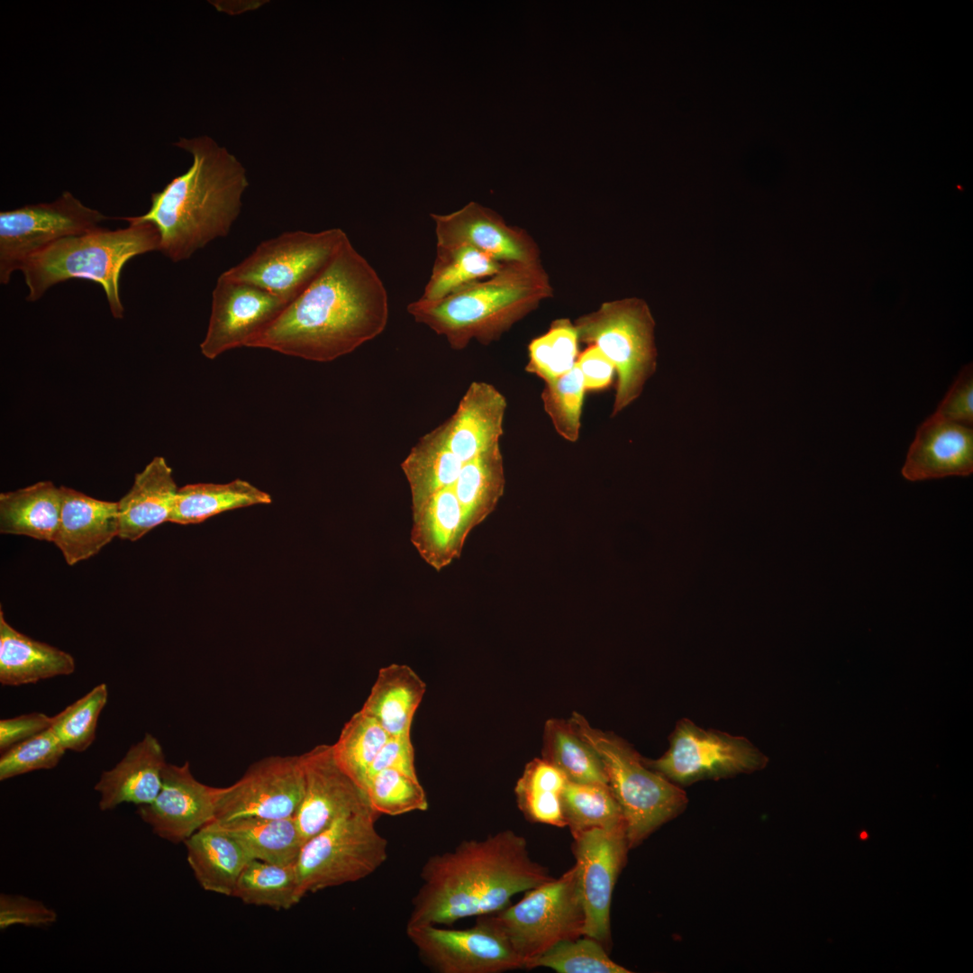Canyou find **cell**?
Here are the masks:
<instances>
[{"label":"cell","instance_id":"obj_45","mask_svg":"<svg viewBox=\"0 0 973 973\" xmlns=\"http://www.w3.org/2000/svg\"><path fill=\"white\" fill-rule=\"evenodd\" d=\"M66 749L51 728L21 741L0 758V780L4 781L40 769L55 768Z\"/></svg>","mask_w":973,"mask_h":973},{"label":"cell","instance_id":"obj_38","mask_svg":"<svg viewBox=\"0 0 973 973\" xmlns=\"http://www.w3.org/2000/svg\"><path fill=\"white\" fill-rule=\"evenodd\" d=\"M390 735L371 715L359 711L332 745L339 765L364 789L369 767Z\"/></svg>","mask_w":973,"mask_h":973},{"label":"cell","instance_id":"obj_9","mask_svg":"<svg viewBox=\"0 0 973 973\" xmlns=\"http://www.w3.org/2000/svg\"><path fill=\"white\" fill-rule=\"evenodd\" d=\"M485 916L526 965L554 945L583 936V909L576 864L558 878L526 891L516 904Z\"/></svg>","mask_w":973,"mask_h":973},{"label":"cell","instance_id":"obj_18","mask_svg":"<svg viewBox=\"0 0 973 973\" xmlns=\"http://www.w3.org/2000/svg\"><path fill=\"white\" fill-rule=\"evenodd\" d=\"M222 787L198 781L189 763L166 764L157 797L139 805L137 814L154 834L173 843L183 842L215 818Z\"/></svg>","mask_w":973,"mask_h":973},{"label":"cell","instance_id":"obj_50","mask_svg":"<svg viewBox=\"0 0 973 973\" xmlns=\"http://www.w3.org/2000/svg\"><path fill=\"white\" fill-rule=\"evenodd\" d=\"M576 365L583 377L586 390L607 387L615 373L613 364L594 346H589L578 356Z\"/></svg>","mask_w":973,"mask_h":973},{"label":"cell","instance_id":"obj_28","mask_svg":"<svg viewBox=\"0 0 973 973\" xmlns=\"http://www.w3.org/2000/svg\"><path fill=\"white\" fill-rule=\"evenodd\" d=\"M426 685L407 665L382 668L361 711L374 717L390 736L411 734L415 711Z\"/></svg>","mask_w":973,"mask_h":973},{"label":"cell","instance_id":"obj_33","mask_svg":"<svg viewBox=\"0 0 973 973\" xmlns=\"http://www.w3.org/2000/svg\"><path fill=\"white\" fill-rule=\"evenodd\" d=\"M504 487V464L499 444L462 464L452 489L463 509L468 532L493 511Z\"/></svg>","mask_w":973,"mask_h":973},{"label":"cell","instance_id":"obj_29","mask_svg":"<svg viewBox=\"0 0 973 973\" xmlns=\"http://www.w3.org/2000/svg\"><path fill=\"white\" fill-rule=\"evenodd\" d=\"M60 514V491L50 481L0 494V532L52 541Z\"/></svg>","mask_w":973,"mask_h":973},{"label":"cell","instance_id":"obj_30","mask_svg":"<svg viewBox=\"0 0 973 973\" xmlns=\"http://www.w3.org/2000/svg\"><path fill=\"white\" fill-rule=\"evenodd\" d=\"M463 462L448 447L441 428L421 437L401 463L411 492L412 512L455 484Z\"/></svg>","mask_w":973,"mask_h":973},{"label":"cell","instance_id":"obj_44","mask_svg":"<svg viewBox=\"0 0 973 973\" xmlns=\"http://www.w3.org/2000/svg\"><path fill=\"white\" fill-rule=\"evenodd\" d=\"M585 385L577 367L565 375L545 382L541 399L556 432L566 441L575 442L579 437Z\"/></svg>","mask_w":973,"mask_h":973},{"label":"cell","instance_id":"obj_4","mask_svg":"<svg viewBox=\"0 0 973 973\" xmlns=\"http://www.w3.org/2000/svg\"><path fill=\"white\" fill-rule=\"evenodd\" d=\"M551 294L549 277L540 260L512 262L440 300L420 297L406 309L416 323L442 336L451 349L460 350L472 341L486 345L498 340Z\"/></svg>","mask_w":973,"mask_h":973},{"label":"cell","instance_id":"obj_34","mask_svg":"<svg viewBox=\"0 0 973 973\" xmlns=\"http://www.w3.org/2000/svg\"><path fill=\"white\" fill-rule=\"evenodd\" d=\"M543 737V759L559 769L568 781L608 786L598 754L569 721L549 720Z\"/></svg>","mask_w":973,"mask_h":973},{"label":"cell","instance_id":"obj_31","mask_svg":"<svg viewBox=\"0 0 973 973\" xmlns=\"http://www.w3.org/2000/svg\"><path fill=\"white\" fill-rule=\"evenodd\" d=\"M270 503L269 494L240 478L223 484H188L178 488L169 522L200 523L227 511Z\"/></svg>","mask_w":973,"mask_h":973},{"label":"cell","instance_id":"obj_27","mask_svg":"<svg viewBox=\"0 0 973 973\" xmlns=\"http://www.w3.org/2000/svg\"><path fill=\"white\" fill-rule=\"evenodd\" d=\"M184 844L187 862L202 888L232 896L241 871L251 859L239 842L213 821Z\"/></svg>","mask_w":973,"mask_h":973},{"label":"cell","instance_id":"obj_43","mask_svg":"<svg viewBox=\"0 0 973 973\" xmlns=\"http://www.w3.org/2000/svg\"><path fill=\"white\" fill-rule=\"evenodd\" d=\"M107 699L108 688L102 683L53 716L50 728L66 750L82 752L92 744Z\"/></svg>","mask_w":973,"mask_h":973},{"label":"cell","instance_id":"obj_32","mask_svg":"<svg viewBox=\"0 0 973 973\" xmlns=\"http://www.w3.org/2000/svg\"><path fill=\"white\" fill-rule=\"evenodd\" d=\"M214 822L234 838L251 859L280 865L293 864L304 845L294 817H246Z\"/></svg>","mask_w":973,"mask_h":973},{"label":"cell","instance_id":"obj_8","mask_svg":"<svg viewBox=\"0 0 973 973\" xmlns=\"http://www.w3.org/2000/svg\"><path fill=\"white\" fill-rule=\"evenodd\" d=\"M378 816L372 808L342 816L304 843L296 861L304 896L364 879L386 862L388 841L376 827Z\"/></svg>","mask_w":973,"mask_h":973},{"label":"cell","instance_id":"obj_48","mask_svg":"<svg viewBox=\"0 0 973 973\" xmlns=\"http://www.w3.org/2000/svg\"><path fill=\"white\" fill-rule=\"evenodd\" d=\"M385 768H395L417 777L411 734L388 738L369 767L365 783L372 775Z\"/></svg>","mask_w":973,"mask_h":973},{"label":"cell","instance_id":"obj_13","mask_svg":"<svg viewBox=\"0 0 973 973\" xmlns=\"http://www.w3.org/2000/svg\"><path fill=\"white\" fill-rule=\"evenodd\" d=\"M422 962L437 973H500L524 968L505 937L485 916L467 929L406 925Z\"/></svg>","mask_w":973,"mask_h":973},{"label":"cell","instance_id":"obj_23","mask_svg":"<svg viewBox=\"0 0 973 973\" xmlns=\"http://www.w3.org/2000/svg\"><path fill=\"white\" fill-rule=\"evenodd\" d=\"M166 764L158 739L146 733L113 768L102 773L95 786L100 794L99 809L113 810L123 803L138 806L151 803L160 791Z\"/></svg>","mask_w":973,"mask_h":973},{"label":"cell","instance_id":"obj_10","mask_svg":"<svg viewBox=\"0 0 973 973\" xmlns=\"http://www.w3.org/2000/svg\"><path fill=\"white\" fill-rule=\"evenodd\" d=\"M347 237L341 228L283 232L261 241L241 262L222 274L289 304L314 280Z\"/></svg>","mask_w":973,"mask_h":973},{"label":"cell","instance_id":"obj_42","mask_svg":"<svg viewBox=\"0 0 973 973\" xmlns=\"http://www.w3.org/2000/svg\"><path fill=\"white\" fill-rule=\"evenodd\" d=\"M554 945L530 961L525 969L548 968L558 973H630L607 955L598 941L583 935Z\"/></svg>","mask_w":973,"mask_h":973},{"label":"cell","instance_id":"obj_47","mask_svg":"<svg viewBox=\"0 0 973 973\" xmlns=\"http://www.w3.org/2000/svg\"><path fill=\"white\" fill-rule=\"evenodd\" d=\"M935 415L966 426L973 424V371L966 366L938 405Z\"/></svg>","mask_w":973,"mask_h":973},{"label":"cell","instance_id":"obj_36","mask_svg":"<svg viewBox=\"0 0 973 973\" xmlns=\"http://www.w3.org/2000/svg\"><path fill=\"white\" fill-rule=\"evenodd\" d=\"M232 896L247 905L290 909L304 897L296 863L280 865L250 859L241 871Z\"/></svg>","mask_w":973,"mask_h":973},{"label":"cell","instance_id":"obj_3","mask_svg":"<svg viewBox=\"0 0 973 973\" xmlns=\"http://www.w3.org/2000/svg\"><path fill=\"white\" fill-rule=\"evenodd\" d=\"M176 145L192 155V165L152 193L149 211L134 217L156 226L159 251L178 262L229 234L249 182L241 162L209 137L181 139Z\"/></svg>","mask_w":973,"mask_h":973},{"label":"cell","instance_id":"obj_7","mask_svg":"<svg viewBox=\"0 0 973 973\" xmlns=\"http://www.w3.org/2000/svg\"><path fill=\"white\" fill-rule=\"evenodd\" d=\"M578 339L594 346L617 374L612 416L633 403L657 366L655 323L647 304L638 298L605 302L575 323Z\"/></svg>","mask_w":973,"mask_h":973},{"label":"cell","instance_id":"obj_26","mask_svg":"<svg viewBox=\"0 0 973 973\" xmlns=\"http://www.w3.org/2000/svg\"><path fill=\"white\" fill-rule=\"evenodd\" d=\"M76 663L68 652L35 641L10 625L0 610V682L17 687L68 676Z\"/></svg>","mask_w":973,"mask_h":973},{"label":"cell","instance_id":"obj_20","mask_svg":"<svg viewBox=\"0 0 973 973\" xmlns=\"http://www.w3.org/2000/svg\"><path fill=\"white\" fill-rule=\"evenodd\" d=\"M901 472L909 481L971 475L972 428L933 414L918 427Z\"/></svg>","mask_w":973,"mask_h":973},{"label":"cell","instance_id":"obj_40","mask_svg":"<svg viewBox=\"0 0 973 973\" xmlns=\"http://www.w3.org/2000/svg\"><path fill=\"white\" fill-rule=\"evenodd\" d=\"M578 341L576 326L569 320L553 322L546 333L530 343L525 369L545 382L565 375L577 363Z\"/></svg>","mask_w":973,"mask_h":973},{"label":"cell","instance_id":"obj_17","mask_svg":"<svg viewBox=\"0 0 973 973\" xmlns=\"http://www.w3.org/2000/svg\"><path fill=\"white\" fill-rule=\"evenodd\" d=\"M304 792L294 818L304 843L337 819L371 808L365 790L337 762L332 745L300 755Z\"/></svg>","mask_w":973,"mask_h":973},{"label":"cell","instance_id":"obj_51","mask_svg":"<svg viewBox=\"0 0 973 973\" xmlns=\"http://www.w3.org/2000/svg\"><path fill=\"white\" fill-rule=\"evenodd\" d=\"M858 838L860 841H868L869 839V833L866 830H861L858 833Z\"/></svg>","mask_w":973,"mask_h":973},{"label":"cell","instance_id":"obj_19","mask_svg":"<svg viewBox=\"0 0 973 973\" xmlns=\"http://www.w3.org/2000/svg\"><path fill=\"white\" fill-rule=\"evenodd\" d=\"M431 217L436 246L468 245L500 263L539 260L535 244L523 231L477 203L450 214H431Z\"/></svg>","mask_w":973,"mask_h":973},{"label":"cell","instance_id":"obj_16","mask_svg":"<svg viewBox=\"0 0 973 973\" xmlns=\"http://www.w3.org/2000/svg\"><path fill=\"white\" fill-rule=\"evenodd\" d=\"M287 305L254 285L221 274L212 293L207 332L200 343L202 354L214 359L227 350L247 347Z\"/></svg>","mask_w":973,"mask_h":973},{"label":"cell","instance_id":"obj_5","mask_svg":"<svg viewBox=\"0 0 973 973\" xmlns=\"http://www.w3.org/2000/svg\"><path fill=\"white\" fill-rule=\"evenodd\" d=\"M129 225L91 231L62 238L30 257L22 266L29 293L27 301L40 299L51 286L79 278L98 283L105 291L112 315L123 316L119 282L123 267L133 257L159 250L156 226L134 216L123 217Z\"/></svg>","mask_w":973,"mask_h":973},{"label":"cell","instance_id":"obj_39","mask_svg":"<svg viewBox=\"0 0 973 973\" xmlns=\"http://www.w3.org/2000/svg\"><path fill=\"white\" fill-rule=\"evenodd\" d=\"M562 808L572 836L594 828L624 824L621 808L607 785L568 780L562 794Z\"/></svg>","mask_w":973,"mask_h":973},{"label":"cell","instance_id":"obj_12","mask_svg":"<svg viewBox=\"0 0 973 973\" xmlns=\"http://www.w3.org/2000/svg\"><path fill=\"white\" fill-rule=\"evenodd\" d=\"M107 217L65 191L51 203L0 213V282L9 283L23 263L53 242L97 227Z\"/></svg>","mask_w":973,"mask_h":973},{"label":"cell","instance_id":"obj_49","mask_svg":"<svg viewBox=\"0 0 973 973\" xmlns=\"http://www.w3.org/2000/svg\"><path fill=\"white\" fill-rule=\"evenodd\" d=\"M53 716L32 713L0 721V750L5 752L14 745L32 738L51 727Z\"/></svg>","mask_w":973,"mask_h":973},{"label":"cell","instance_id":"obj_14","mask_svg":"<svg viewBox=\"0 0 973 973\" xmlns=\"http://www.w3.org/2000/svg\"><path fill=\"white\" fill-rule=\"evenodd\" d=\"M304 792L301 756H271L252 764L232 785L222 787L216 822L294 817Z\"/></svg>","mask_w":973,"mask_h":973},{"label":"cell","instance_id":"obj_24","mask_svg":"<svg viewBox=\"0 0 973 973\" xmlns=\"http://www.w3.org/2000/svg\"><path fill=\"white\" fill-rule=\"evenodd\" d=\"M177 490L172 468L163 457H155L136 474L132 488L117 502L118 537L135 541L169 522Z\"/></svg>","mask_w":973,"mask_h":973},{"label":"cell","instance_id":"obj_15","mask_svg":"<svg viewBox=\"0 0 973 973\" xmlns=\"http://www.w3.org/2000/svg\"><path fill=\"white\" fill-rule=\"evenodd\" d=\"M579 891L585 913L583 935L605 946L611 940L610 908L627 852L624 824L594 828L573 835Z\"/></svg>","mask_w":973,"mask_h":973},{"label":"cell","instance_id":"obj_37","mask_svg":"<svg viewBox=\"0 0 973 973\" xmlns=\"http://www.w3.org/2000/svg\"><path fill=\"white\" fill-rule=\"evenodd\" d=\"M504 264L468 245L436 246V258L421 298L440 300L496 274Z\"/></svg>","mask_w":973,"mask_h":973},{"label":"cell","instance_id":"obj_22","mask_svg":"<svg viewBox=\"0 0 973 973\" xmlns=\"http://www.w3.org/2000/svg\"><path fill=\"white\" fill-rule=\"evenodd\" d=\"M60 514L52 542L72 566L100 551L119 534L118 503L60 486Z\"/></svg>","mask_w":973,"mask_h":973},{"label":"cell","instance_id":"obj_21","mask_svg":"<svg viewBox=\"0 0 973 973\" xmlns=\"http://www.w3.org/2000/svg\"><path fill=\"white\" fill-rule=\"evenodd\" d=\"M507 403L493 385L474 381L454 414L439 425L450 450L464 463L499 444Z\"/></svg>","mask_w":973,"mask_h":973},{"label":"cell","instance_id":"obj_25","mask_svg":"<svg viewBox=\"0 0 973 973\" xmlns=\"http://www.w3.org/2000/svg\"><path fill=\"white\" fill-rule=\"evenodd\" d=\"M411 541L437 571L459 558L468 533L463 509L452 487L435 493L413 513Z\"/></svg>","mask_w":973,"mask_h":973},{"label":"cell","instance_id":"obj_1","mask_svg":"<svg viewBox=\"0 0 973 973\" xmlns=\"http://www.w3.org/2000/svg\"><path fill=\"white\" fill-rule=\"evenodd\" d=\"M388 317L382 279L347 237L314 280L247 347L329 362L380 335Z\"/></svg>","mask_w":973,"mask_h":973},{"label":"cell","instance_id":"obj_46","mask_svg":"<svg viewBox=\"0 0 973 973\" xmlns=\"http://www.w3.org/2000/svg\"><path fill=\"white\" fill-rule=\"evenodd\" d=\"M56 912L42 902L23 896L1 894L0 928L15 924L46 928L57 921Z\"/></svg>","mask_w":973,"mask_h":973},{"label":"cell","instance_id":"obj_2","mask_svg":"<svg viewBox=\"0 0 973 973\" xmlns=\"http://www.w3.org/2000/svg\"><path fill=\"white\" fill-rule=\"evenodd\" d=\"M406 925H451L488 915L514 896L553 878L530 856L527 841L505 830L482 840H465L454 850L431 856L422 868Z\"/></svg>","mask_w":973,"mask_h":973},{"label":"cell","instance_id":"obj_35","mask_svg":"<svg viewBox=\"0 0 973 973\" xmlns=\"http://www.w3.org/2000/svg\"><path fill=\"white\" fill-rule=\"evenodd\" d=\"M568 779L545 759H534L524 768L514 792L517 805L532 823L566 827L562 794Z\"/></svg>","mask_w":973,"mask_h":973},{"label":"cell","instance_id":"obj_6","mask_svg":"<svg viewBox=\"0 0 973 973\" xmlns=\"http://www.w3.org/2000/svg\"><path fill=\"white\" fill-rule=\"evenodd\" d=\"M568 721L603 763L608 786L623 814L629 849L640 845L686 808L688 800L685 791L647 767L623 739L593 728L577 713Z\"/></svg>","mask_w":973,"mask_h":973},{"label":"cell","instance_id":"obj_11","mask_svg":"<svg viewBox=\"0 0 973 973\" xmlns=\"http://www.w3.org/2000/svg\"><path fill=\"white\" fill-rule=\"evenodd\" d=\"M650 768L677 785L750 773L766 767L768 758L744 737L677 722L669 748L657 759H642Z\"/></svg>","mask_w":973,"mask_h":973},{"label":"cell","instance_id":"obj_41","mask_svg":"<svg viewBox=\"0 0 973 973\" xmlns=\"http://www.w3.org/2000/svg\"><path fill=\"white\" fill-rule=\"evenodd\" d=\"M370 807L378 815L396 816L426 811L428 800L418 777L395 768L382 769L364 785Z\"/></svg>","mask_w":973,"mask_h":973}]
</instances>
